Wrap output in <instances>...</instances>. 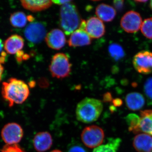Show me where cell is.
Wrapping results in <instances>:
<instances>
[{"instance_id": "obj_1", "label": "cell", "mask_w": 152, "mask_h": 152, "mask_svg": "<svg viewBox=\"0 0 152 152\" xmlns=\"http://www.w3.org/2000/svg\"><path fill=\"white\" fill-rule=\"evenodd\" d=\"M1 94L11 107L15 104H20L24 102L29 96L30 91L23 81L11 78L7 81L3 82Z\"/></svg>"}, {"instance_id": "obj_2", "label": "cell", "mask_w": 152, "mask_h": 152, "mask_svg": "<svg viewBox=\"0 0 152 152\" xmlns=\"http://www.w3.org/2000/svg\"><path fill=\"white\" fill-rule=\"evenodd\" d=\"M103 110L102 101L94 98H86L77 105L76 115L80 121L90 124L96 121Z\"/></svg>"}, {"instance_id": "obj_3", "label": "cell", "mask_w": 152, "mask_h": 152, "mask_svg": "<svg viewBox=\"0 0 152 152\" xmlns=\"http://www.w3.org/2000/svg\"><path fill=\"white\" fill-rule=\"evenodd\" d=\"M60 25L66 35L72 34L80 26L82 20L77 7L72 2L62 6L60 12Z\"/></svg>"}, {"instance_id": "obj_4", "label": "cell", "mask_w": 152, "mask_h": 152, "mask_svg": "<svg viewBox=\"0 0 152 152\" xmlns=\"http://www.w3.org/2000/svg\"><path fill=\"white\" fill-rule=\"evenodd\" d=\"M72 64L67 55L64 53H58L52 58L49 70L53 77L63 79L69 75Z\"/></svg>"}, {"instance_id": "obj_5", "label": "cell", "mask_w": 152, "mask_h": 152, "mask_svg": "<svg viewBox=\"0 0 152 152\" xmlns=\"http://www.w3.org/2000/svg\"><path fill=\"white\" fill-rule=\"evenodd\" d=\"M81 140L86 146L94 148L99 146L104 138L103 130L96 125L88 126L84 128L81 133Z\"/></svg>"}, {"instance_id": "obj_6", "label": "cell", "mask_w": 152, "mask_h": 152, "mask_svg": "<svg viewBox=\"0 0 152 152\" xmlns=\"http://www.w3.org/2000/svg\"><path fill=\"white\" fill-rule=\"evenodd\" d=\"M23 128L19 124L10 123L5 125L1 132V137L6 144H18L23 137Z\"/></svg>"}, {"instance_id": "obj_7", "label": "cell", "mask_w": 152, "mask_h": 152, "mask_svg": "<svg viewBox=\"0 0 152 152\" xmlns=\"http://www.w3.org/2000/svg\"><path fill=\"white\" fill-rule=\"evenodd\" d=\"M46 34L45 26L42 22H32L24 30L25 37L32 45L41 43L45 38Z\"/></svg>"}, {"instance_id": "obj_8", "label": "cell", "mask_w": 152, "mask_h": 152, "mask_svg": "<svg viewBox=\"0 0 152 152\" xmlns=\"http://www.w3.org/2000/svg\"><path fill=\"white\" fill-rule=\"evenodd\" d=\"M133 64L138 72L148 75L152 72V53L142 50L138 52L133 58Z\"/></svg>"}, {"instance_id": "obj_9", "label": "cell", "mask_w": 152, "mask_h": 152, "mask_svg": "<svg viewBox=\"0 0 152 152\" xmlns=\"http://www.w3.org/2000/svg\"><path fill=\"white\" fill-rule=\"evenodd\" d=\"M142 20L137 12L130 11L127 12L121 19V27L128 33L137 32L141 28Z\"/></svg>"}, {"instance_id": "obj_10", "label": "cell", "mask_w": 152, "mask_h": 152, "mask_svg": "<svg viewBox=\"0 0 152 152\" xmlns=\"http://www.w3.org/2000/svg\"><path fill=\"white\" fill-rule=\"evenodd\" d=\"M45 42L49 48L55 50H61L65 45V35L61 30L54 29L46 36Z\"/></svg>"}, {"instance_id": "obj_11", "label": "cell", "mask_w": 152, "mask_h": 152, "mask_svg": "<svg viewBox=\"0 0 152 152\" xmlns=\"http://www.w3.org/2000/svg\"><path fill=\"white\" fill-rule=\"evenodd\" d=\"M86 31L90 37L98 39L104 35L105 27L100 19L96 17H91L86 22Z\"/></svg>"}, {"instance_id": "obj_12", "label": "cell", "mask_w": 152, "mask_h": 152, "mask_svg": "<svg viewBox=\"0 0 152 152\" xmlns=\"http://www.w3.org/2000/svg\"><path fill=\"white\" fill-rule=\"evenodd\" d=\"M53 142L52 136L47 132L37 133L33 139L34 148L38 152H44L50 149Z\"/></svg>"}, {"instance_id": "obj_13", "label": "cell", "mask_w": 152, "mask_h": 152, "mask_svg": "<svg viewBox=\"0 0 152 152\" xmlns=\"http://www.w3.org/2000/svg\"><path fill=\"white\" fill-rule=\"evenodd\" d=\"M68 42L70 47L85 46L91 44V39L85 30L79 28L72 34Z\"/></svg>"}, {"instance_id": "obj_14", "label": "cell", "mask_w": 152, "mask_h": 152, "mask_svg": "<svg viewBox=\"0 0 152 152\" xmlns=\"http://www.w3.org/2000/svg\"><path fill=\"white\" fill-rule=\"evenodd\" d=\"M133 146L137 152L152 151V137L147 134H140L134 138Z\"/></svg>"}, {"instance_id": "obj_15", "label": "cell", "mask_w": 152, "mask_h": 152, "mask_svg": "<svg viewBox=\"0 0 152 152\" xmlns=\"http://www.w3.org/2000/svg\"><path fill=\"white\" fill-rule=\"evenodd\" d=\"M24 46L23 38L18 35H12L5 41L4 48L6 52L11 55L17 54Z\"/></svg>"}, {"instance_id": "obj_16", "label": "cell", "mask_w": 152, "mask_h": 152, "mask_svg": "<svg viewBox=\"0 0 152 152\" xmlns=\"http://www.w3.org/2000/svg\"><path fill=\"white\" fill-rule=\"evenodd\" d=\"M125 102L128 108L133 111L140 110L145 103L144 96L138 92L128 94L125 98Z\"/></svg>"}, {"instance_id": "obj_17", "label": "cell", "mask_w": 152, "mask_h": 152, "mask_svg": "<svg viewBox=\"0 0 152 152\" xmlns=\"http://www.w3.org/2000/svg\"><path fill=\"white\" fill-rule=\"evenodd\" d=\"M96 13L101 20L106 22L112 21L116 15L115 9L112 6L102 4L97 7Z\"/></svg>"}, {"instance_id": "obj_18", "label": "cell", "mask_w": 152, "mask_h": 152, "mask_svg": "<svg viewBox=\"0 0 152 152\" xmlns=\"http://www.w3.org/2000/svg\"><path fill=\"white\" fill-rule=\"evenodd\" d=\"M22 5L28 10L33 12H39L46 10L52 6L51 1H21Z\"/></svg>"}, {"instance_id": "obj_19", "label": "cell", "mask_w": 152, "mask_h": 152, "mask_svg": "<svg viewBox=\"0 0 152 152\" xmlns=\"http://www.w3.org/2000/svg\"><path fill=\"white\" fill-rule=\"evenodd\" d=\"M140 118L141 132L150 134L152 129V110L141 111L140 113Z\"/></svg>"}, {"instance_id": "obj_20", "label": "cell", "mask_w": 152, "mask_h": 152, "mask_svg": "<svg viewBox=\"0 0 152 152\" xmlns=\"http://www.w3.org/2000/svg\"><path fill=\"white\" fill-rule=\"evenodd\" d=\"M121 142L118 138L109 139L107 143L95 148L92 152H117Z\"/></svg>"}, {"instance_id": "obj_21", "label": "cell", "mask_w": 152, "mask_h": 152, "mask_svg": "<svg viewBox=\"0 0 152 152\" xmlns=\"http://www.w3.org/2000/svg\"><path fill=\"white\" fill-rule=\"evenodd\" d=\"M125 120L129 132L134 134H137L141 132L140 129V118L137 115L134 113L129 114L126 116Z\"/></svg>"}, {"instance_id": "obj_22", "label": "cell", "mask_w": 152, "mask_h": 152, "mask_svg": "<svg viewBox=\"0 0 152 152\" xmlns=\"http://www.w3.org/2000/svg\"><path fill=\"white\" fill-rule=\"evenodd\" d=\"M27 16L22 12H17L11 15L10 22L11 24L15 28H23L26 25Z\"/></svg>"}, {"instance_id": "obj_23", "label": "cell", "mask_w": 152, "mask_h": 152, "mask_svg": "<svg viewBox=\"0 0 152 152\" xmlns=\"http://www.w3.org/2000/svg\"><path fill=\"white\" fill-rule=\"evenodd\" d=\"M108 50L111 57L115 61H119L125 56V54L124 49L119 44H111L109 46Z\"/></svg>"}, {"instance_id": "obj_24", "label": "cell", "mask_w": 152, "mask_h": 152, "mask_svg": "<svg viewBox=\"0 0 152 152\" xmlns=\"http://www.w3.org/2000/svg\"><path fill=\"white\" fill-rule=\"evenodd\" d=\"M142 34L145 37L152 39V18L145 19L140 28Z\"/></svg>"}, {"instance_id": "obj_25", "label": "cell", "mask_w": 152, "mask_h": 152, "mask_svg": "<svg viewBox=\"0 0 152 152\" xmlns=\"http://www.w3.org/2000/svg\"><path fill=\"white\" fill-rule=\"evenodd\" d=\"M144 91L148 105H152V77L148 78L144 86Z\"/></svg>"}, {"instance_id": "obj_26", "label": "cell", "mask_w": 152, "mask_h": 152, "mask_svg": "<svg viewBox=\"0 0 152 152\" xmlns=\"http://www.w3.org/2000/svg\"><path fill=\"white\" fill-rule=\"evenodd\" d=\"M1 152H26L18 144H6L0 150Z\"/></svg>"}, {"instance_id": "obj_27", "label": "cell", "mask_w": 152, "mask_h": 152, "mask_svg": "<svg viewBox=\"0 0 152 152\" xmlns=\"http://www.w3.org/2000/svg\"><path fill=\"white\" fill-rule=\"evenodd\" d=\"M67 152H87L83 147L78 145L71 146L68 150Z\"/></svg>"}, {"instance_id": "obj_28", "label": "cell", "mask_w": 152, "mask_h": 152, "mask_svg": "<svg viewBox=\"0 0 152 152\" xmlns=\"http://www.w3.org/2000/svg\"><path fill=\"white\" fill-rule=\"evenodd\" d=\"M29 58V56L27 54H25L23 51H20L17 53V61L19 62H20L23 60H28Z\"/></svg>"}, {"instance_id": "obj_29", "label": "cell", "mask_w": 152, "mask_h": 152, "mask_svg": "<svg viewBox=\"0 0 152 152\" xmlns=\"http://www.w3.org/2000/svg\"><path fill=\"white\" fill-rule=\"evenodd\" d=\"M113 5L115 9L117 10L121 11L124 8V1L115 0L113 1Z\"/></svg>"}, {"instance_id": "obj_30", "label": "cell", "mask_w": 152, "mask_h": 152, "mask_svg": "<svg viewBox=\"0 0 152 152\" xmlns=\"http://www.w3.org/2000/svg\"><path fill=\"white\" fill-rule=\"evenodd\" d=\"M113 104L115 107H120L122 105L123 101L121 99L119 98H116V99H114L112 101Z\"/></svg>"}, {"instance_id": "obj_31", "label": "cell", "mask_w": 152, "mask_h": 152, "mask_svg": "<svg viewBox=\"0 0 152 152\" xmlns=\"http://www.w3.org/2000/svg\"><path fill=\"white\" fill-rule=\"evenodd\" d=\"M103 100L104 102H111L112 100L111 94L109 92L106 93L104 96Z\"/></svg>"}, {"instance_id": "obj_32", "label": "cell", "mask_w": 152, "mask_h": 152, "mask_svg": "<svg viewBox=\"0 0 152 152\" xmlns=\"http://www.w3.org/2000/svg\"><path fill=\"white\" fill-rule=\"evenodd\" d=\"M52 2L56 4L59 5L63 6L65 4L67 3L72 2V1H59V0H56V1H52Z\"/></svg>"}, {"instance_id": "obj_33", "label": "cell", "mask_w": 152, "mask_h": 152, "mask_svg": "<svg viewBox=\"0 0 152 152\" xmlns=\"http://www.w3.org/2000/svg\"><path fill=\"white\" fill-rule=\"evenodd\" d=\"M4 70V67L2 65V64L0 63V82H1V80L2 76Z\"/></svg>"}, {"instance_id": "obj_34", "label": "cell", "mask_w": 152, "mask_h": 152, "mask_svg": "<svg viewBox=\"0 0 152 152\" xmlns=\"http://www.w3.org/2000/svg\"><path fill=\"white\" fill-rule=\"evenodd\" d=\"M4 47V43H3L2 40L0 39V53Z\"/></svg>"}, {"instance_id": "obj_35", "label": "cell", "mask_w": 152, "mask_h": 152, "mask_svg": "<svg viewBox=\"0 0 152 152\" xmlns=\"http://www.w3.org/2000/svg\"><path fill=\"white\" fill-rule=\"evenodd\" d=\"M135 2L137 3V4L139 3V4H140V3H145L146 2L148 1H134Z\"/></svg>"}, {"instance_id": "obj_36", "label": "cell", "mask_w": 152, "mask_h": 152, "mask_svg": "<svg viewBox=\"0 0 152 152\" xmlns=\"http://www.w3.org/2000/svg\"><path fill=\"white\" fill-rule=\"evenodd\" d=\"M62 152L61 151H60L59 150H53L51 152Z\"/></svg>"}, {"instance_id": "obj_37", "label": "cell", "mask_w": 152, "mask_h": 152, "mask_svg": "<svg viewBox=\"0 0 152 152\" xmlns=\"http://www.w3.org/2000/svg\"><path fill=\"white\" fill-rule=\"evenodd\" d=\"M149 6L151 8V9L152 10V1H150Z\"/></svg>"}, {"instance_id": "obj_38", "label": "cell", "mask_w": 152, "mask_h": 152, "mask_svg": "<svg viewBox=\"0 0 152 152\" xmlns=\"http://www.w3.org/2000/svg\"><path fill=\"white\" fill-rule=\"evenodd\" d=\"M150 135H151L152 136V129L151 132V134H150Z\"/></svg>"}]
</instances>
